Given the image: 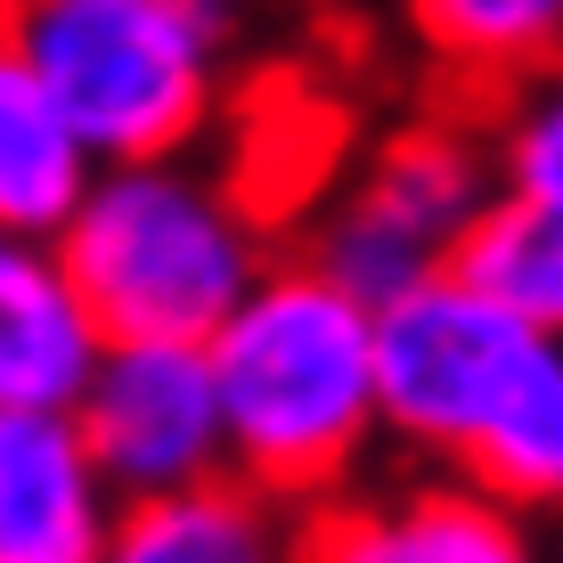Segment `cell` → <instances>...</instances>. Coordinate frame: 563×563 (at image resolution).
Masks as SVG:
<instances>
[{
	"instance_id": "obj_1",
	"label": "cell",
	"mask_w": 563,
	"mask_h": 563,
	"mask_svg": "<svg viewBox=\"0 0 563 563\" xmlns=\"http://www.w3.org/2000/svg\"><path fill=\"white\" fill-rule=\"evenodd\" d=\"M221 393L229 474L269 507H319L352 490L376 457V343L367 302L319 262L278 254L245 286V302L205 335Z\"/></svg>"
},
{
	"instance_id": "obj_2",
	"label": "cell",
	"mask_w": 563,
	"mask_h": 563,
	"mask_svg": "<svg viewBox=\"0 0 563 563\" xmlns=\"http://www.w3.org/2000/svg\"><path fill=\"white\" fill-rule=\"evenodd\" d=\"M49 238L107 343H205L278 262V229L197 147L99 164Z\"/></svg>"
},
{
	"instance_id": "obj_3",
	"label": "cell",
	"mask_w": 563,
	"mask_h": 563,
	"mask_svg": "<svg viewBox=\"0 0 563 563\" xmlns=\"http://www.w3.org/2000/svg\"><path fill=\"white\" fill-rule=\"evenodd\" d=\"M254 0H0V42L33 66L90 164L188 155L229 114Z\"/></svg>"
},
{
	"instance_id": "obj_4",
	"label": "cell",
	"mask_w": 563,
	"mask_h": 563,
	"mask_svg": "<svg viewBox=\"0 0 563 563\" xmlns=\"http://www.w3.org/2000/svg\"><path fill=\"white\" fill-rule=\"evenodd\" d=\"M490 197H498V172H490V147H482V114H457V107L409 114V123L376 131L327 180L295 254L319 262L335 286H352L376 310L384 295L450 269Z\"/></svg>"
},
{
	"instance_id": "obj_5",
	"label": "cell",
	"mask_w": 563,
	"mask_h": 563,
	"mask_svg": "<svg viewBox=\"0 0 563 563\" xmlns=\"http://www.w3.org/2000/svg\"><path fill=\"white\" fill-rule=\"evenodd\" d=\"M376 343V424L409 465H457L490 400L531 352V327L507 319L474 278L433 269L367 310Z\"/></svg>"
},
{
	"instance_id": "obj_6",
	"label": "cell",
	"mask_w": 563,
	"mask_h": 563,
	"mask_svg": "<svg viewBox=\"0 0 563 563\" xmlns=\"http://www.w3.org/2000/svg\"><path fill=\"white\" fill-rule=\"evenodd\" d=\"M74 433L90 441L123 507L229 474L205 343H99L82 393H74Z\"/></svg>"
},
{
	"instance_id": "obj_7",
	"label": "cell",
	"mask_w": 563,
	"mask_h": 563,
	"mask_svg": "<svg viewBox=\"0 0 563 563\" xmlns=\"http://www.w3.org/2000/svg\"><path fill=\"white\" fill-rule=\"evenodd\" d=\"M286 563H548L531 515L465 482L457 465H409L352 482L286 515Z\"/></svg>"
},
{
	"instance_id": "obj_8",
	"label": "cell",
	"mask_w": 563,
	"mask_h": 563,
	"mask_svg": "<svg viewBox=\"0 0 563 563\" xmlns=\"http://www.w3.org/2000/svg\"><path fill=\"white\" fill-rule=\"evenodd\" d=\"M114 515L74 409H0V563H107Z\"/></svg>"
},
{
	"instance_id": "obj_9",
	"label": "cell",
	"mask_w": 563,
	"mask_h": 563,
	"mask_svg": "<svg viewBox=\"0 0 563 563\" xmlns=\"http://www.w3.org/2000/svg\"><path fill=\"white\" fill-rule=\"evenodd\" d=\"M99 343L107 335L74 295L57 238L0 229V409H74Z\"/></svg>"
},
{
	"instance_id": "obj_10",
	"label": "cell",
	"mask_w": 563,
	"mask_h": 563,
	"mask_svg": "<svg viewBox=\"0 0 563 563\" xmlns=\"http://www.w3.org/2000/svg\"><path fill=\"white\" fill-rule=\"evenodd\" d=\"M457 474L531 522H563V343L539 335L522 352L507 393L490 400V417L457 450Z\"/></svg>"
},
{
	"instance_id": "obj_11",
	"label": "cell",
	"mask_w": 563,
	"mask_h": 563,
	"mask_svg": "<svg viewBox=\"0 0 563 563\" xmlns=\"http://www.w3.org/2000/svg\"><path fill=\"white\" fill-rule=\"evenodd\" d=\"M393 16L424 66L474 99L563 57V0H393Z\"/></svg>"
},
{
	"instance_id": "obj_12",
	"label": "cell",
	"mask_w": 563,
	"mask_h": 563,
	"mask_svg": "<svg viewBox=\"0 0 563 563\" xmlns=\"http://www.w3.org/2000/svg\"><path fill=\"white\" fill-rule=\"evenodd\" d=\"M107 563H286V507H269L238 474L131 498L114 515Z\"/></svg>"
},
{
	"instance_id": "obj_13",
	"label": "cell",
	"mask_w": 563,
	"mask_h": 563,
	"mask_svg": "<svg viewBox=\"0 0 563 563\" xmlns=\"http://www.w3.org/2000/svg\"><path fill=\"white\" fill-rule=\"evenodd\" d=\"M90 147L66 131V114L49 107V90L33 82V66L0 42V229H49L74 212L90 180Z\"/></svg>"
},
{
	"instance_id": "obj_14",
	"label": "cell",
	"mask_w": 563,
	"mask_h": 563,
	"mask_svg": "<svg viewBox=\"0 0 563 563\" xmlns=\"http://www.w3.org/2000/svg\"><path fill=\"white\" fill-rule=\"evenodd\" d=\"M457 278H474L507 319H522L531 335L563 343V212L522 205V197H490L474 212L457 245Z\"/></svg>"
},
{
	"instance_id": "obj_15",
	"label": "cell",
	"mask_w": 563,
	"mask_h": 563,
	"mask_svg": "<svg viewBox=\"0 0 563 563\" xmlns=\"http://www.w3.org/2000/svg\"><path fill=\"white\" fill-rule=\"evenodd\" d=\"M482 147H490L498 197L563 212V57L482 99Z\"/></svg>"
},
{
	"instance_id": "obj_16",
	"label": "cell",
	"mask_w": 563,
	"mask_h": 563,
	"mask_svg": "<svg viewBox=\"0 0 563 563\" xmlns=\"http://www.w3.org/2000/svg\"><path fill=\"white\" fill-rule=\"evenodd\" d=\"M548 563H563V539H555V548H548Z\"/></svg>"
}]
</instances>
